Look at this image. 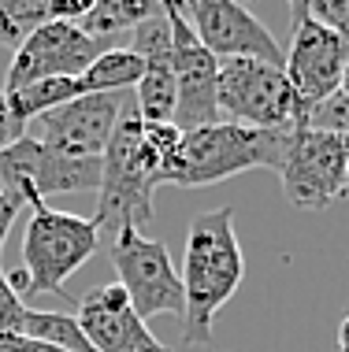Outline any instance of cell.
Masks as SVG:
<instances>
[{
  "label": "cell",
  "instance_id": "cell-1",
  "mask_svg": "<svg viewBox=\"0 0 349 352\" xmlns=\"http://www.w3.org/2000/svg\"><path fill=\"white\" fill-rule=\"evenodd\" d=\"M245 256L234 234V208H212L193 215L182 256V341L209 345L215 311L242 285Z\"/></svg>",
  "mask_w": 349,
  "mask_h": 352
},
{
  "label": "cell",
  "instance_id": "cell-2",
  "mask_svg": "<svg viewBox=\"0 0 349 352\" xmlns=\"http://www.w3.org/2000/svg\"><path fill=\"white\" fill-rule=\"evenodd\" d=\"M105 170L97 189V212L93 226L101 237H116L123 230H138L153 223V193L164 175V156L141 138V116L134 93H127V104L119 111L116 134L105 148Z\"/></svg>",
  "mask_w": 349,
  "mask_h": 352
},
{
  "label": "cell",
  "instance_id": "cell-3",
  "mask_svg": "<svg viewBox=\"0 0 349 352\" xmlns=\"http://www.w3.org/2000/svg\"><path fill=\"white\" fill-rule=\"evenodd\" d=\"M290 130H253L238 126V122H212L201 130H186L178 141L171 164L160 175V186H182V189H201L215 186L227 178L242 175V170H257V167H282L290 145Z\"/></svg>",
  "mask_w": 349,
  "mask_h": 352
},
{
  "label": "cell",
  "instance_id": "cell-4",
  "mask_svg": "<svg viewBox=\"0 0 349 352\" xmlns=\"http://www.w3.org/2000/svg\"><path fill=\"white\" fill-rule=\"evenodd\" d=\"M97 245L101 234L93 219L56 212L49 204L34 208L23 234V271L12 278L15 293L19 297H37V293L63 297L67 278L93 260Z\"/></svg>",
  "mask_w": 349,
  "mask_h": 352
},
{
  "label": "cell",
  "instance_id": "cell-5",
  "mask_svg": "<svg viewBox=\"0 0 349 352\" xmlns=\"http://www.w3.org/2000/svg\"><path fill=\"white\" fill-rule=\"evenodd\" d=\"M215 100H220V116H227V122H238V126H305V104L294 93L286 71L264 60H220Z\"/></svg>",
  "mask_w": 349,
  "mask_h": 352
},
{
  "label": "cell",
  "instance_id": "cell-6",
  "mask_svg": "<svg viewBox=\"0 0 349 352\" xmlns=\"http://www.w3.org/2000/svg\"><path fill=\"white\" fill-rule=\"evenodd\" d=\"M101 170H105L101 160L63 156L34 134H23L15 145L0 152V189L19 208H41L49 204V197L101 189Z\"/></svg>",
  "mask_w": 349,
  "mask_h": 352
},
{
  "label": "cell",
  "instance_id": "cell-7",
  "mask_svg": "<svg viewBox=\"0 0 349 352\" xmlns=\"http://www.w3.org/2000/svg\"><path fill=\"white\" fill-rule=\"evenodd\" d=\"M346 164H349V138L294 126L286 156H282V167H279L282 193H286V201L294 208L324 212L349 189Z\"/></svg>",
  "mask_w": 349,
  "mask_h": 352
},
{
  "label": "cell",
  "instance_id": "cell-8",
  "mask_svg": "<svg viewBox=\"0 0 349 352\" xmlns=\"http://www.w3.org/2000/svg\"><path fill=\"white\" fill-rule=\"evenodd\" d=\"M108 252L119 274V289L127 293L141 319L182 316V278L164 241H153L138 230H123L112 237Z\"/></svg>",
  "mask_w": 349,
  "mask_h": 352
},
{
  "label": "cell",
  "instance_id": "cell-9",
  "mask_svg": "<svg viewBox=\"0 0 349 352\" xmlns=\"http://www.w3.org/2000/svg\"><path fill=\"white\" fill-rule=\"evenodd\" d=\"M167 26H171V63H175V126L182 130H201L220 122V100H215V85H220V60L197 41L193 26L178 12V4H164Z\"/></svg>",
  "mask_w": 349,
  "mask_h": 352
},
{
  "label": "cell",
  "instance_id": "cell-10",
  "mask_svg": "<svg viewBox=\"0 0 349 352\" xmlns=\"http://www.w3.org/2000/svg\"><path fill=\"white\" fill-rule=\"evenodd\" d=\"M290 19H294V30H290V49L282 52V71L308 111L313 104L338 93L349 49L335 30H327L305 12V4L290 8Z\"/></svg>",
  "mask_w": 349,
  "mask_h": 352
},
{
  "label": "cell",
  "instance_id": "cell-11",
  "mask_svg": "<svg viewBox=\"0 0 349 352\" xmlns=\"http://www.w3.org/2000/svg\"><path fill=\"white\" fill-rule=\"evenodd\" d=\"M178 12L186 15L197 41L215 60H264L282 67V49L275 34L245 4H234V0H190V4H178Z\"/></svg>",
  "mask_w": 349,
  "mask_h": 352
},
{
  "label": "cell",
  "instance_id": "cell-12",
  "mask_svg": "<svg viewBox=\"0 0 349 352\" xmlns=\"http://www.w3.org/2000/svg\"><path fill=\"white\" fill-rule=\"evenodd\" d=\"M101 52H108V45L86 37L74 23H45L15 49L8 63L4 93H19L45 78H78Z\"/></svg>",
  "mask_w": 349,
  "mask_h": 352
},
{
  "label": "cell",
  "instance_id": "cell-13",
  "mask_svg": "<svg viewBox=\"0 0 349 352\" xmlns=\"http://www.w3.org/2000/svg\"><path fill=\"white\" fill-rule=\"evenodd\" d=\"M123 104H127V93L74 97L37 119V141L74 160H105Z\"/></svg>",
  "mask_w": 349,
  "mask_h": 352
},
{
  "label": "cell",
  "instance_id": "cell-14",
  "mask_svg": "<svg viewBox=\"0 0 349 352\" xmlns=\"http://www.w3.org/2000/svg\"><path fill=\"white\" fill-rule=\"evenodd\" d=\"M74 319H78L93 352H171L145 327V319L134 311V304L127 300L119 282L89 289L78 300Z\"/></svg>",
  "mask_w": 349,
  "mask_h": 352
},
{
  "label": "cell",
  "instance_id": "cell-15",
  "mask_svg": "<svg viewBox=\"0 0 349 352\" xmlns=\"http://www.w3.org/2000/svg\"><path fill=\"white\" fill-rule=\"evenodd\" d=\"M127 49L141 60V82L134 85L138 116L145 122H171L178 89H175V63H171V26H167L164 8L130 34Z\"/></svg>",
  "mask_w": 349,
  "mask_h": 352
},
{
  "label": "cell",
  "instance_id": "cell-16",
  "mask_svg": "<svg viewBox=\"0 0 349 352\" xmlns=\"http://www.w3.org/2000/svg\"><path fill=\"white\" fill-rule=\"evenodd\" d=\"M160 8L164 4H153V0H93V8L78 23V30L112 49V41H116L119 34H134L145 19H153L160 12Z\"/></svg>",
  "mask_w": 349,
  "mask_h": 352
},
{
  "label": "cell",
  "instance_id": "cell-17",
  "mask_svg": "<svg viewBox=\"0 0 349 352\" xmlns=\"http://www.w3.org/2000/svg\"><path fill=\"white\" fill-rule=\"evenodd\" d=\"M141 82V60L130 49H108L74 78L78 97H97V93H127Z\"/></svg>",
  "mask_w": 349,
  "mask_h": 352
},
{
  "label": "cell",
  "instance_id": "cell-18",
  "mask_svg": "<svg viewBox=\"0 0 349 352\" xmlns=\"http://www.w3.org/2000/svg\"><path fill=\"white\" fill-rule=\"evenodd\" d=\"M15 338H30V341H45V345L67 349V352H93L86 334H82L78 319L67 316V311H37L26 308L23 322H19Z\"/></svg>",
  "mask_w": 349,
  "mask_h": 352
},
{
  "label": "cell",
  "instance_id": "cell-19",
  "mask_svg": "<svg viewBox=\"0 0 349 352\" xmlns=\"http://www.w3.org/2000/svg\"><path fill=\"white\" fill-rule=\"evenodd\" d=\"M8 104H12V116L23 122H34L41 116H49L52 108H60V104H67L78 97V85H74V78H45V82H34L26 85V89L19 93H4Z\"/></svg>",
  "mask_w": 349,
  "mask_h": 352
},
{
  "label": "cell",
  "instance_id": "cell-20",
  "mask_svg": "<svg viewBox=\"0 0 349 352\" xmlns=\"http://www.w3.org/2000/svg\"><path fill=\"white\" fill-rule=\"evenodd\" d=\"M45 23H52L49 0H0V49L15 52Z\"/></svg>",
  "mask_w": 349,
  "mask_h": 352
},
{
  "label": "cell",
  "instance_id": "cell-21",
  "mask_svg": "<svg viewBox=\"0 0 349 352\" xmlns=\"http://www.w3.org/2000/svg\"><path fill=\"white\" fill-rule=\"evenodd\" d=\"M305 126L308 130H324V134L349 138V97L346 93H331L327 100L313 104V108L305 111Z\"/></svg>",
  "mask_w": 349,
  "mask_h": 352
},
{
  "label": "cell",
  "instance_id": "cell-22",
  "mask_svg": "<svg viewBox=\"0 0 349 352\" xmlns=\"http://www.w3.org/2000/svg\"><path fill=\"white\" fill-rule=\"evenodd\" d=\"M305 12L313 15L316 23H324L327 30H335L349 49V0H308Z\"/></svg>",
  "mask_w": 349,
  "mask_h": 352
},
{
  "label": "cell",
  "instance_id": "cell-23",
  "mask_svg": "<svg viewBox=\"0 0 349 352\" xmlns=\"http://www.w3.org/2000/svg\"><path fill=\"white\" fill-rule=\"evenodd\" d=\"M23 316H26V304H23V297L15 293V285H12V278H8L4 271H0V334H19V322H23Z\"/></svg>",
  "mask_w": 349,
  "mask_h": 352
},
{
  "label": "cell",
  "instance_id": "cell-24",
  "mask_svg": "<svg viewBox=\"0 0 349 352\" xmlns=\"http://www.w3.org/2000/svg\"><path fill=\"white\" fill-rule=\"evenodd\" d=\"M23 134H26V126L12 116V104H8L4 89H0V152H4L8 145H15Z\"/></svg>",
  "mask_w": 349,
  "mask_h": 352
},
{
  "label": "cell",
  "instance_id": "cell-25",
  "mask_svg": "<svg viewBox=\"0 0 349 352\" xmlns=\"http://www.w3.org/2000/svg\"><path fill=\"white\" fill-rule=\"evenodd\" d=\"M0 352H67V349H56V345H45V341H30V338L0 334Z\"/></svg>",
  "mask_w": 349,
  "mask_h": 352
},
{
  "label": "cell",
  "instance_id": "cell-26",
  "mask_svg": "<svg viewBox=\"0 0 349 352\" xmlns=\"http://www.w3.org/2000/svg\"><path fill=\"white\" fill-rule=\"evenodd\" d=\"M15 215H19V204L0 189V249H4L8 234H12V226H15Z\"/></svg>",
  "mask_w": 349,
  "mask_h": 352
},
{
  "label": "cell",
  "instance_id": "cell-27",
  "mask_svg": "<svg viewBox=\"0 0 349 352\" xmlns=\"http://www.w3.org/2000/svg\"><path fill=\"white\" fill-rule=\"evenodd\" d=\"M338 352H349V316L338 322Z\"/></svg>",
  "mask_w": 349,
  "mask_h": 352
},
{
  "label": "cell",
  "instance_id": "cell-28",
  "mask_svg": "<svg viewBox=\"0 0 349 352\" xmlns=\"http://www.w3.org/2000/svg\"><path fill=\"white\" fill-rule=\"evenodd\" d=\"M338 93H346V97H349V60H346V67H342V82H338Z\"/></svg>",
  "mask_w": 349,
  "mask_h": 352
},
{
  "label": "cell",
  "instance_id": "cell-29",
  "mask_svg": "<svg viewBox=\"0 0 349 352\" xmlns=\"http://www.w3.org/2000/svg\"><path fill=\"white\" fill-rule=\"evenodd\" d=\"M346 186H349V164H346Z\"/></svg>",
  "mask_w": 349,
  "mask_h": 352
}]
</instances>
